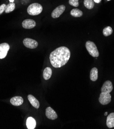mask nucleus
<instances>
[{"label":"nucleus","instance_id":"nucleus-7","mask_svg":"<svg viewBox=\"0 0 114 129\" xmlns=\"http://www.w3.org/2000/svg\"><path fill=\"white\" fill-rule=\"evenodd\" d=\"M9 48L10 46L8 43H3L0 44V59L6 57Z\"/></svg>","mask_w":114,"mask_h":129},{"label":"nucleus","instance_id":"nucleus-17","mask_svg":"<svg viewBox=\"0 0 114 129\" xmlns=\"http://www.w3.org/2000/svg\"><path fill=\"white\" fill-rule=\"evenodd\" d=\"M70 15L73 17H81L83 15V12L80 9L77 8H74L71 10Z\"/></svg>","mask_w":114,"mask_h":129},{"label":"nucleus","instance_id":"nucleus-25","mask_svg":"<svg viewBox=\"0 0 114 129\" xmlns=\"http://www.w3.org/2000/svg\"><path fill=\"white\" fill-rule=\"evenodd\" d=\"M104 115H105V116H107V112H105V113H104Z\"/></svg>","mask_w":114,"mask_h":129},{"label":"nucleus","instance_id":"nucleus-14","mask_svg":"<svg viewBox=\"0 0 114 129\" xmlns=\"http://www.w3.org/2000/svg\"><path fill=\"white\" fill-rule=\"evenodd\" d=\"M26 126L28 129H34L36 126L35 119L31 117H28L26 120Z\"/></svg>","mask_w":114,"mask_h":129},{"label":"nucleus","instance_id":"nucleus-6","mask_svg":"<svg viewBox=\"0 0 114 129\" xmlns=\"http://www.w3.org/2000/svg\"><path fill=\"white\" fill-rule=\"evenodd\" d=\"M65 10V6L64 5H61L56 8L52 13V17L56 19L59 18Z\"/></svg>","mask_w":114,"mask_h":129},{"label":"nucleus","instance_id":"nucleus-26","mask_svg":"<svg viewBox=\"0 0 114 129\" xmlns=\"http://www.w3.org/2000/svg\"><path fill=\"white\" fill-rule=\"evenodd\" d=\"M107 1H110V0H107Z\"/></svg>","mask_w":114,"mask_h":129},{"label":"nucleus","instance_id":"nucleus-8","mask_svg":"<svg viewBox=\"0 0 114 129\" xmlns=\"http://www.w3.org/2000/svg\"><path fill=\"white\" fill-rule=\"evenodd\" d=\"M45 114L46 117L51 120H55L58 118V115L56 112L50 107H48L46 109Z\"/></svg>","mask_w":114,"mask_h":129},{"label":"nucleus","instance_id":"nucleus-13","mask_svg":"<svg viewBox=\"0 0 114 129\" xmlns=\"http://www.w3.org/2000/svg\"><path fill=\"white\" fill-rule=\"evenodd\" d=\"M106 125L108 128H112L114 127V113H111L107 116Z\"/></svg>","mask_w":114,"mask_h":129},{"label":"nucleus","instance_id":"nucleus-21","mask_svg":"<svg viewBox=\"0 0 114 129\" xmlns=\"http://www.w3.org/2000/svg\"><path fill=\"white\" fill-rule=\"evenodd\" d=\"M69 5L75 7H78L79 5V0H69Z\"/></svg>","mask_w":114,"mask_h":129},{"label":"nucleus","instance_id":"nucleus-24","mask_svg":"<svg viewBox=\"0 0 114 129\" xmlns=\"http://www.w3.org/2000/svg\"><path fill=\"white\" fill-rule=\"evenodd\" d=\"M9 1L10 3H14V0H9Z\"/></svg>","mask_w":114,"mask_h":129},{"label":"nucleus","instance_id":"nucleus-10","mask_svg":"<svg viewBox=\"0 0 114 129\" xmlns=\"http://www.w3.org/2000/svg\"><path fill=\"white\" fill-rule=\"evenodd\" d=\"M113 89V85L110 81H106L103 84L101 89V92H106L110 93Z\"/></svg>","mask_w":114,"mask_h":129},{"label":"nucleus","instance_id":"nucleus-1","mask_svg":"<svg viewBox=\"0 0 114 129\" xmlns=\"http://www.w3.org/2000/svg\"><path fill=\"white\" fill-rule=\"evenodd\" d=\"M70 57V51L65 46H61L51 53L49 59L53 67L60 68L67 63Z\"/></svg>","mask_w":114,"mask_h":129},{"label":"nucleus","instance_id":"nucleus-4","mask_svg":"<svg viewBox=\"0 0 114 129\" xmlns=\"http://www.w3.org/2000/svg\"><path fill=\"white\" fill-rule=\"evenodd\" d=\"M99 101L102 105H107L109 104L111 101V95L110 93L101 92L99 98Z\"/></svg>","mask_w":114,"mask_h":129},{"label":"nucleus","instance_id":"nucleus-5","mask_svg":"<svg viewBox=\"0 0 114 129\" xmlns=\"http://www.w3.org/2000/svg\"><path fill=\"white\" fill-rule=\"evenodd\" d=\"M23 44L25 47L31 49L35 48L38 46L37 42L30 38L24 39L23 40Z\"/></svg>","mask_w":114,"mask_h":129},{"label":"nucleus","instance_id":"nucleus-11","mask_svg":"<svg viewBox=\"0 0 114 129\" xmlns=\"http://www.w3.org/2000/svg\"><path fill=\"white\" fill-rule=\"evenodd\" d=\"M24 100L21 96H15L11 98L10 103L15 106H20L23 104Z\"/></svg>","mask_w":114,"mask_h":129},{"label":"nucleus","instance_id":"nucleus-22","mask_svg":"<svg viewBox=\"0 0 114 129\" xmlns=\"http://www.w3.org/2000/svg\"><path fill=\"white\" fill-rule=\"evenodd\" d=\"M6 5L3 4H2L1 6H0V15L1 14H2V13L5 11V9H6Z\"/></svg>","mask_w":114,"mask_h":129},{"label":"nucleus","instance_id":"nucleus-2","mask_svg":"<svg viewBox=\"0 0 114 129\" xmlns=\"http://www.w3.org/2000/svg\"><path fill=\"white\" fill-rule=\"evenodd\" d=\"M43 10L42 6L39 3H32L27 8V12L31 16H36L40 14Z\"/></svg>","mask_w":114,"mask_h":129},{"label":"nucleus","instance_id":"nucleus-20","mask_svg":"<svg viewBox=\"0 0 114 129\" xmlns=\"http://www.w3.org/2000/svg\"><path fill=\"white\" fill-rule=\"evenodd\" d=\"M112 29L110 26H107L105 27L103 30V34L104 36L107 37L111 35L112 33Z\"/></svg>","mask_w":114,"mask_h":129},{"label":"nucleus","instance_id":"nucleus-16","mask_svg":"<svg viewBox=\"0 0 114 129\" xmlns=\"http://www.w3.org/2000/svg\"><path fill=\"white\" fill-rule=\"evenodd\" d=\"M52 75V69L49 67L46 68L44 69L43 73V76L44 79L46 80H49L50 78V77H51Z\"/></svg>","mask_w":114,"mask_h":129},{"label":"nucleus","instance_id":"nucleus-19","mask_svg":"<svg viewBox=\"0 0 114 129\" xmlns=\"http://www.w3.org/2000/svg\"><path fill=\"white\" fill-rule=\"evenodd\" d=\"M16 8V5L14 3H9L8 5H6V9L5 10V13L8 14V13H10L14 11Z\"/></svg>","mask_w":114,"mask_h":129},{"label":"nucleus","instance_id":"nucleus-12","mask_svg":"<svg viewBox=\"0 0 114 129\" xmlns=\"http://www.w3.org/2000/svg\"><path fill=\"white\" fill-rule=\"evenodd\" d=\"M28 99L31 105L35 109H37L40 107V103L39 101H38L33 96L31 95H28Z\"/></svg>","mask_w":114,"mask_h":129},{"label":"nucleus","instance_id":"nucleus-3","mask_svg":"<svg viewBox=\"0 0 114 129\" xmlns=\"http://www.w3.org/2000/svg\"><path fill=\"white\" fill-rule=\"evenodd\" d=\"M86 48L89 54L93 57H98L99 56V53L96 44L92 41H88L85 44Z\"/></svg>","mask_w":114,"mask_h":129},{"label":"nucleus","instance_id":"nucleus-18","mask_svg":"<svg viewBox=\"0 0 114 129\" xmlns=\"http://www.w3.org/2000/svg\"><path fill=\"white\" fill-rule=\"evenodd\" d=\"M84 5L88 9H92L94 7V1L93 0H84Z\"/></svg>","mask_w":114,"mask_h":129},{"label":"nucleus","instance_id":"nucleus-23","mask_svg":"<svg viewBox=\"0 0 114 129\" xmlns=\"http://www.w3.org/2000/svg\"><path fill=\"white\" fill-rule=\"evenodd\" d=\"M93 1H94V2L95 3H99L101 2V0H93Z\"/></svg>","mask_w":114,"mask_h":129},{"label":"nucleus","instance_id":"nucleus-9","mask_svg":"<svg viewBox=\"0 0 114 129\" xmlns=\"http://www.w3.org/2000/svg\"><path fill=\"white\" fill-rule=\"evenodd\" d=\"M36 25L35 22L31 19L25 20L22 22V26L25 29H32Z\"/></svg>","mask_w":114,"mask_h":129},{"label":"nucleus","instance_id":"nucleus-15","mask_svg":"<svg viewBox=\"0 0 114 129\" xmlns=\"http://www.w3.org/2000/svg\"><path fill=\"white\" fill-rule=\"evenodd\" d=\"M98 78V70L97 68H93L90 72V79L93 81H96Z\"/></svg>","mask_w":114,"mask_h":129}]
</instances>
